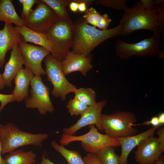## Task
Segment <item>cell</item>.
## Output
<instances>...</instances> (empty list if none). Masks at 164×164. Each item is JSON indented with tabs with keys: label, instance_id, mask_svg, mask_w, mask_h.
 <instances>
[{
	"label": "cell",
	"instance_id": "obj_1",
	"mask_svg": "<svg viewBox=\"0 0 164 164\" xmlns=\"http://www.w3.org/2000/svg\"><path fill=\"white\" fill-rule=\"evenodd\" d=\"M74 24L75 30L71 51L85 57L88 56L93 50L103 42L120 35L121 30L119 24L109 29H99L89 25L83 18L78 19Z\"/></svg>",
	"mask_w": 164,
	"mask_h": 164
},
{
	"label": "cell",
	"instance_id": "obj_2",
	"mask_svg": "<svg viewBox=\"0 0 164 164\" xmlns=\"http://www.w3.org/2000/svg\"><path fill=\"white\" fill-rule=\"evenodd\" d=\"M121 27L119 35L125 36L140 29L152 31L153 34L162 36L156 11L145 9L140 1L125 10L119 24Z\"/></svg>",
	"mask_w": 164,
	"mask_h": 164
},
{
	"label": "cell",
	"instance_id": "obj_3",
	"mask_svg": "<svg viewBox=\"0 0 164 164\" xmlns=\"http://www.w3.org/2000/svg\"><path fill=\"white\" fill-rule=\"evenodd\" d=\"M75 27L70 16L58 19L51 26L46 34L51 46V55L62 62L72 45Z\"/></svg>",
	"mask_w": 164,
	"mask_h": 164
},
{
	"label": "cell",
	"instance_id": "obj_4",
	"mask_svg": "<svg viewBox=\"0 0 164 164\" xmlns=\"http://www.w3.org/2000/svg\"><path fill=\"white\" fill-rule=\"evenodd\" d=\"M49 137L46 133L33 134L24 131L12 122L0 127L2 154L9 153L22 146L32 145L41 147Z\"/></svg>",
	"mask_w": 164,
	"mask_h": 164
},
{
	"label": "cell",
	"instance_id": "obj_5",
	"mask_svg": "<svg viewBox=\"0 0 164 164\" xmlns=\"http://www.w3.org/2000/svg\"><path fill=\"white\" fill-rule=\"evenodd\" d=\"M95 125H89L88 132L82 135L74 136L63 133L59 141L60 145L66 146L73 142L80 141L81 146L85 151L94 154L106 146H120L118 138L101 134Z\"/></svg>",
	"mask_w": 164,
	"mask_h": 164
},
{
	"label": "cell",
	"instance_id": "obj_6",
	"mask_svg": "<svg viewBox=\"0 0 164 164\" xmlns=\"http://www.w3.org/2000/svg\"><path fill=\"white\" fill-rule=\"evenodd\" d=\"M136 122L134 114L129 111H118L109 115L102 114L100 118L101 125L105 134L116 138L137 134L138 130L132 127Z\"/></svg>",
	"mask_w": 164,
	"mask_h": 164
},
{
	"label": "cell",
	"instance_id": "obj_7",
	"mask_svg": "<svg viewBox=\"0 0 164 164\" xmlns=\"http://www.w3.org/2000/svg\"><path fill=\"white\" fill-rule=\"evenodd\" d=\"M161 36L159 34H153L149 38L134 43L118 39L115 46L117 55L122 59H127L135 55L140 56L159 55L161 57L164 53Z\"/></svg>",
	"mask_w": 164,
	"mask_h": 164
},
{
	"label": "cell",
	"instance_id": "obj_8",
	"mask_svg": "<svg viewBox=\"0 0 164 164\" xmlns=\"http://www.w3.org/2000/svg\"><path fill=\"white\" fill-rule=\"evenodd\" d=\"M44 63L47 80L53 86L52 95L64 101L68 94L74 92L77 88L66 78L63 70L62 62L50 54L45 58Z\"/></svg>",
	"mask_w": 164,
	"mask_h": 164
},
{
	"label": "cell",
	"instance_id": "obj_9",
	"mask_svg": "<svg viewBox=\"0 0 164 164\" xmlns=\"http://www.w3.org/2000/svg\"><path fill=\"white\" fill-rule=\"evenodd\" d=\"M30 85V94L25 100L26 107L37 109L42 115L53 113L54 109L50 97V88L43 83L41 76H34Z\"/></svg>",
	"mask_w": 164,
	"mask_h": 164
},
{
	"label": "cell",
	"instance_id": "obj_10",
	"mask_svg": "<svg viewBox=\"0 0 164 164\" xmlns=\"http://www.w3.org/2000/svg\"><path fill=\"white\" fill-rule=\"evenodd\" d=\"M37 6L32 10L25 26L33 30L46 33L59 19L54 11L42 0H37Z\"/></svg>",
	"mask_w": 164,
	"mask_h": 164
},
{
	"label": "cell",
	"instance_id": "obj_11",
	"mask_svg": "<svg viewBox=\"0 0 164 164\" xmlns=\"http://www.w3.org/2000/svg\"><path fill=\"white\" fill-rule=\"evenodd\" d=\"M18 46L25 62V66L28 67L34 76H41L46 74L42 68V61L50 52L45 48L38 46L30 44L23 40L20 42Z\"/></svg>",
	"mask_w": 164,
	"mask_h": 164
},
{
	"label": "cell",
	"instance_id": "obj_12",
	"mask_svg": "<svg viewBox=\"0 0 164 164\" xmlns=\"http://www.w3.org/2000/svg\"><path fill=\"white\" fill-rule=\"evenodd\" d=\"M107 102L106 100H104L96 103L92 106H89L76 123L69 127L63 129V133L73 135L81 128L92 125H95L98 130L103 131L101 125L100 118L102 110Z\"/></svg>",
	"mask_w": 164,
	"mask_h": 164
},
{
	"label": "cell",
	"instance_id": "obj_13",
	"mask_svg": "<svg viewBox=\"0 0 164 164\" xmlns=\"http://www.w3.org/2000/svg\"><path fill=\"white\" fill-rule=\"evenodd\" d=\"M137 146L135 159L138 164H154L163 152L158 138L154 135L143 140Z\"/></svg>",
	"mask_w": 164,
	"mask_h": 164
},
{
	"label": "cell",
	"instance_id": "obj_14",
	"mask_svg": "<svg viewBox=\"0 0 164 164\" xmlns=\"http://www.w3.org/2000/svg\"><path fill=\"white\" fill-rule=\"evenodd\" d=\"M23 40L22 36L15 29L12 24L5 23L0 29V68L5 63L6 53L12 50Z\"/></svg>",
	"mask_w": 164,
	"mask_h": 164
},
{
	"label": "cell",
	"instance_id": "obj_15",
	"mask_svg": "<svg viewBox=\"0 0 164 164\" xmlns=\"http://www.w3.org/2000/svg\"><path fill=\"white\" fill-rule=\"evenodd\" d=\"M91 56L85 57L70 51L62 61V69L65 76L75 71H79L86 76L87 72L93 68L91 64Z\"/></svg>",
	"mask_w": 164,
	"mask_h": 164
},
{
	"label": "cell",
	"instance_id": "obj_16",
	"mask_svg": "<svg viewBox=\"0 0 164 164\" xmlns=\"http://www.w3.org/2000/svg\"><path fill=\"white\" fill-rule=\"evenodd\" d=\"M161 126H153L149 129L138 134L127 137L118 138L121 147V153L119 156V164H128V156L133 149L141 142L152 135Z\"/></svg>",
	"mask_w": 164,
	"mask_h": 164
},
{
	"label": "cell",
	"instance_id": "obj_17",
	"mask_svg": "<svg viewBox=\"0 0 164 164\" xmlns=\"http://www.w3.org/2000/svg\"><path fill=\"white\" fill-rule=\"evenodd\" d=\"M25 64L18 45L12 50L9 59L5 65L4 71L2 75L5 86L12 87L13 79L22 68V65Z\"/></svg>",
	"mask_w": 164,
	"mask_h": 164
},
{
	"label": "cell",
	"instance_id": "obj_18",
	"mask_svg": "<svg viewBox=\"0 0 164 164\" xmlns=\"http://www.w3.org/2000/svg\"><path fill=\"white\" fill-rule=\"evenodd\" d=\"M34 76L30 70L26 67L18 72L14 78L15 88L12 94L15 101L22 102L28 97L29 86Z\"/></svg>",
	"mask_w": 164,
	"mask_h": 164
},
{
	"label": "cell",
	"instance_id": "obj_19",
	"mask_svg": "<svg viewBox=\"0 0 164 164\" xmlns=\"http://www.w3.org/2000/svg\"><path fill=\"white\" fill-rule=\"evenodd\" d=\"M15 29L22 36L23 40L42 46L50 52L51 46L46 33H41L31 29L25 26H15Z\"/></svg>",
	"mask_w": 164,
	"mask_h": 164
},
{
	"label": "cell",
	"instance_id": "obj_20",
	"mask_svg": "<svg viewBox=\"0 0 164 164\" xmlns=\"http://www.w3.org/2000/svg\"><path fill=\"white\" fill-rule=\"evenodd\" d=\"M2 22L16 26H25L24 20L17 14L12 0H0V22Z\"/></svg>",
	"mask_w": 164,
	"mask_h": 164
},
{
	"label": "cell",
	"instance_id": "obj_21",
	"mask_svg": "<svg viewBox=\"0 0 164 164\" xmlns=\"http://www.w3.org/2000/svg\"><path fill=\"white\" fill-rule=\"evenodd\" d=\"M83 18L87 23L101 30L108 29V28L111 22L107 14L101 15L92 7L87 9Z\"/></svg>",
	"mask_w": 164,
	"mask_h": 164
},
{
	"label": "cell",
	"instance_id": "obj_22",
	"mask_svg": "<svg viewBox=\"0 0 164 164\" xmlns=\"http://www.w3.org/2000/svg\"><path fill=\"white\" fill-rule=\"evenodd\" d=\"M4 159L6 164H34L36 154L32 151L25 152L19 149L9 153Z\"/></svg>",
	"mask_w": 164,
	"mask_h": 164
},
{
	"label": "cell",
	"instance_id": "obj_23",
	"mask_svg": "<svg viewBox=\"0 0 164 164\" xmlns=\"http://www.w3.org/2000/svg\"><path fill=\"white\" fill-rule=\"evenodd\" d=\"M52 148L59 152L67 160L68 164H86L79 152L70 150L59 145L56 140L51 142Z\"/></svg>",
	"mask_w": 164,
	"mask_h": 164
},
{
	"label": "cell",
	"instance_id": "obj_24",
	"mask_svg": "<svg viewBox=\"0 0 164 164\" xmlns=\"http://www.w3.org/2000/svg\"><path fill=\"white\" fill-rule=\"evenodd\" d=\"M114 147H104L95 154L102 164H119L120 157L115 152Z\"/></svg>",
	"mask_w": 164,
	"mask_h": 164
},
{
	"label": "cell",
	"instance_id": "obj_25",
	"mask_svg": "<svg viewBox=\"0 0 164 164\" xmlns=\"http://www.w3.org/2000/svg\"><path fill=\"white\" fill-rule=\"evenodd\" d=\"M50 7L56 13L59 18L63 19L69 16L66 7L69 5L71 0H42Z\"/></svg>",
	"mask_w": 164,
	"mask_h": 164
},
{
	"label": "cell",
	"instance_id": "obj_26",
	"mask_svg": "<svg viewBox=\"0 0 164 164\" xmlns=\"http://www.w3.org/2000/svg\"><path fill=\"white\" fill-rule=\"evenodd\" d=\"M73 93L74 98L88 106H92L96 103L95 93L92 88H80L77 89Z\"/></svg>",
	"mask_w": 164,
	"mask_h": 164
},
{
	"label": "cell",
	"instance_id": "obj_27",
	"mask_svg": "<svg viewBox=\"0 0 164 164\" xmlns=\"http://www.w3.org/2000/svg\"><path fill=\"white\" fill-rule=\"evenodd\" d=\"M66 107L71 116L81 115L88 108L87 106L75 98L70 100Z\"/></svg>",
	"mask_w": 164,
	"mask_h": 164
},
{
	"label": "cell",
	"instance_id": "obj_28",
	"mask_svg": "<svg viewBox=\"0 0 164 164\" xmlns=\"http://www.w3.org/2000/svg\"><path fill=\"white\" fill-rule=\"evenodd\" d=\"M96 4L100 5L117 10H125L128 7L126 6L128 0H95Z\"/></svg>",
	"mask_w": 164,
	"mask_h": 164
},
{
	"label": "cell",
	"instance_id": "obj_29",
	"mask_svg": "<svg viewBox=\"0 0 164 164\" xmlns=\"http://www.w3.org/2000/svg\"><path fill=\"white\" fill-rule=\"evenodd\" d=\"M19 1L22 5L21 18L25 21L29 18L32 11V8L36 3L37 0H19Z\"/></svg>",
	"mask_w": 164,
	"mask_h": 164
},
{
	"label": "cell",
	"instance_id": "obj_30",
	"mask_svg": "<svg viewBox=\"0 0 164 164\" xmlns=\"http://www.w3.org/2000/svg\"><path fill=\"white\" fill-rule=\"evenodd\" d=\"M154 9L156 12L160 32L162 34L164 31V4L155 5Z\"/></svg>",
	"mask_w": 164,
	"mask_h": 164
},
{
	"label": "cell",
	"instance_id": "obj_31",
	"mask_svg": "<svg viewBox=\"0 0 164 164\" xmlns=\"http://www.w3.org/2000/svg\"><path fill=\"white\" fill-rule=\"evenodd\" d=\"M15 101L12 94H3L0 93V113L8 104Z\"/></svg>",
	"mask_w": 164,
	"mask_h": 164
},
{
	"label": "cell",
	"instance_id": "obj_32",
	"mask_svg": "<svg viewBox=\"0 0 164 164\" xmlns=\"http://www.w3.org/2000/svg\"><path fill=\"white\" fill-rule=\"evenodd\" d=\"M83 159L86 164H102L94 154L88 153Z\"/></svg>",
	"mask_w": 164,
	"mask_h": 164
},
{
	"label": "cell",
	"instance_id": "obj_33",
	"mask_svg": "<svg viewBox=\"0 0 164 164\" xmlns=\"http://www.w3.org/2000/svg\"><path fill=\"white\" fill-rule=\"evenodd\" d=\"M157 134L159 137L158 138L159 146L161 151H164V128L160 127L157 129Z\"/></svg>",
	"mask_w": 164,
	"mask_h": 164
},
{
	"label": "cell",
	"instance_id": "obj_34",
	"mask_svg": "<svg viewBox=\"0 0 164 164\" xmlns=\"http://www.w3.org/2000/svg\"><path fill=\"white\" fill-rule=\"evenodd\" d=\"M146 125L147 126H149L150 125H153V126L158 127L161 126L159 125L158 117L156 116H155L152 117L150 120L149 121H146L141 124H134L133 126L136 125Z\"/></svg>",
	"mask_w": 164,
	"mask_h": 164
},
{
	"label": "cell",
	"instance_id": "obj_35",
	"mask_svg": "<svg viewBox=\"0 0 164 164\" xmlns=\"http://www.w3.org/2000/svg\"><path fill=\"white\" fill-rule=\"evenodd\" d=\"M139 1L145 9L148 10L154 9V5L153 4V0H141Z\"/></svg>",
	"mask_w": 164,
	"mask_h": 164
},
{
	"label": "cell",
	"instance_id": "obj_36",
	"mask_svg": "<svg viewBox=\"0 0 164 164\" xmlns=\"http://www.w3.org/2000/svg\"><path fill=\"white\" fill-rule=\"evenodd\" d=\"M69 6L70 9L73 12H76L78 10V3L76 0H71Z\"/></svg>",
	"mask_w": 164,
	"mask_h": 164
},
{
	"label": "cell",
	"instance_id": "obj_37",
	"mask_svg": "<svg viewBox=\"0 0 164 164\" xmlns=\"http://www.w3.org/2000/svg\"><path fill=\"white\" fill-rule=\"evenodd\" d=\"M41 159V162L37 164H55L50 160L47 157H46L43 153L42 155Z\"/></svg>",
	"mask_w": 164,
	"mask_h": 164
},
{
	"label": "cell",
	"instance_id": "obj_38",
	"mask_svg": "<svg viewBox=\"0 0 164 164\" xmlns=\"http://www.w3.org/2000/svg\"><path fill=\"white\" fill-rule=\"evenodd\" d=\"M158 117L159 125H162L164 124V113L162 112L160 113Z\"/></svg>",
	"mask_w": 164,
	"mask_h": 164
},
{
	"label": "cell",
	"instance_id": "obj_39",
	"mask_svg": "<svg viewBox=\"0 0 164 164\" xmlns=\"http://www.w3.org/2000/svg\"><path fill=\"white\" fill-rule=\"evenodd\" d=\"M154 164H164V156L162 154Z\"/></svg>",
	"mask_w": 164,
	"mask_h": 164
},
{
	"label": "cell",
	"instance_id": "obj_40",
	"mask_svg": "<svg viewBox=\"0 0 164 164\" xmlns=\"http://www.w3.org/2000/svg\"><path fill=\"white\" fill-rule=\"evenodd\" d=\"M5 86L4 83L2 75L0 73V91L3 89Z\"/></svg>",
	"mask_w": 164,
	"mask_h": 164
},
{
	"label": "cell",
	"instance_id": "obj_41",
	"mask_svg": "<svg viewBox=\"0 0 164 164\" xmlns=\"http://www.w3.org/2000/svg\"><path fill=\"white\" fill-rule=\"evenodd\" d=\"M2 125L0 124V127ZM2 146L1 142L0 140V164H6L4 159H2L1 156Z\"/></svg>",
	"mask_w": 164,
	"mask_h": 164
},
{
	"label": "cell",
	"instance_id": "obj_42",
	"mask_svg": "<svg viewBox=\"0 0 164 164\" xmlns=\"http://www.w3.org/2000/svg\"><path fill=\"white\" fill-rule=\"evenodd\" d=\"M164 3V1L163 0H155L153 1V4L154 6L163 4Z\"/></svg>",
	"mask_w": 164,
	"mask_h": 164
}]
</instances>
